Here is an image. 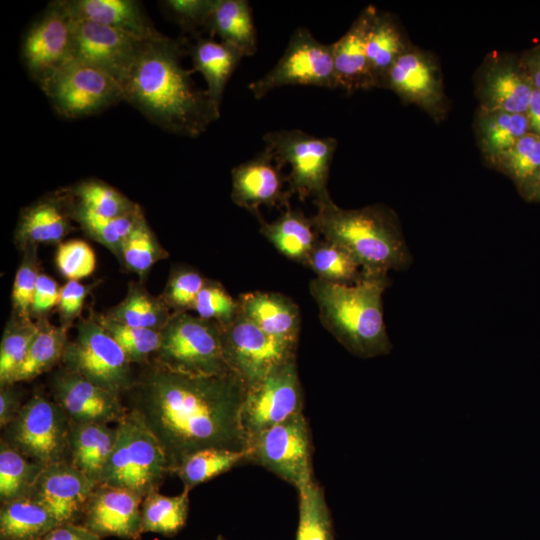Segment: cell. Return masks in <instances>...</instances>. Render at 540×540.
<instances>
[{
	"instance_id": "f546056e",
	"label": "cell",
	"mask_w": 540,
	"mask_h": 540,
	"mask_svg": "<svg viewBox=\"0 0 540 540\" xmlns=\"http://www.w3.org/2000/svg\"><path fill=\"white\" fill-rule=\"evenodd\" d=\"M411 45L397 18L390 12L377 10L366 44L374 88H381L390 68Z\"/></svg>"
},
{
	"instance_id": "7dc6e473",
	"label": "cell",
	"mask_w": 540,
	"mask_h": 540,
	"mask_svg": "<svg viewBox=\"0 0 540 540\" xmlns=\"http://www.w3.org/2000/svg\"><path fill=\"white\" fill-rule=\"evenodd\" d=\"M193 310L206 320H212L221 327L230 324L239 313L238 301L221 284L208 282L198 294Z\"/></svg>"
},
{
	"instance_id": "8992f818",
	"label": "cell",
	"mask_w": 540,
	"mask_h": 540,
	"mask_svg": "<svg viewBox=\"0 0 540 540\" xmlns=\"http://www.w3.org/2000/svg\"><path fill=\"white\" fill-rule=\"evenodd\" d=\"M154 361L172 371L191 375L231 372L223 355L221 325L212 320L175 312L161 329Z\"/></svg>"
},
{
	"instance_id": "f5cc1de1",
	"label": "cell",
	"mask_w": 540,
	"mask_h": 540,
	"mask_svg": "<svg viewBox=\"0 0 540 540\" xmlns=\"http://www.w3.org/2000/svg\"><path fill=\"white\" fill-rule=\"evenodd\" d=\"M86 295V287L78 280H68L61 287L58 308L64 322L68 323L79 316Z\"/></svg>"
},
{
	"instance_id": "f907efd6",
	"label": "cell",
	"mask_w": 540,
	"mask_h": 540,
	"mask_svg": "<svg viewBox=\"0 0 540 540\" xmlns=\"http://www.w3.org/2000/svg\"><path fill=\"white\" fill-rule=\"evenodd\" d=\"M25 258L15 275L12 301L18 317L30 319V310L39 278L34 246H29Z\"/></svg>"
},
{
	"instance_id": "8d00e7d4",
	"label": "cell",
	"mask_w": 540,
	"mask_h": 540,
	"mask_svg": "<svg viewBox=\"0 0 540 540\" xmlns=\"http://www.w3.org/2000/svg\"><path fill=\"white\" fill-rule=\"evenodd\" d=\"M45 467L29 460L4 441H0L1 503L30 496Z\"/></svg>"
},
{
	"instance_id": "c3c4849f",
	"label": "cell",
	"mask_w": 540,
	"mask_h": 540,
	"mask_svg": "<svg viewBox=\"0 0 540 540\" xmlns=\"http://www.w3.org/2000/svg\"><path fill=\"white\" fill-rule=\"evenodd\" d=\"M214 0H166L163 10L184 33L202 36L207 32Z\"/></svg>"
},
{
	"instance_id": "bcb514c9",
	"label": "cell",
	"mask_w": 540,
	"mask_h": 540,
	"mask_svg": "<svg viewBox=\"0 0 540 540\" xmlns=\"http://www.w3.org/2000/svg\"><path fill=\"white\" fill-rule=\"evenodd\" d=\"M163 253L144 216L126 238L120 252L125 265L139 275L145 274L164 257Z\"/></svg>"
},
{
	"instance_id": "74e56055",
	"label": "cell",
	"mask_w": 540,
	"mask_h": 540,
	"mask_svg": "<svg viewBox=\"0 0 540 540\" xmlns=\"http://www.w3.org/2000/svg\"><path fill=\"white\" fill-rule=\"evenodd\" d=\"M492 169L506 175L521 196L540 171V137L528 132L497 160Z\"/></svg>"
},
{
	"instance_id": "60d3db41",
	"label": "cell",
	"mask_w": 540,
	"mask_h": 540,
	"mask_svg": "<svg viewBox=\"0 0 540 540\" xmlns=\"http://www.w3.org/2000/svg\"><path fill=\"white\" fill-rule=\"evenodd\" d=\"M298 492L296 540H334L331 516L322 487L313 479Z\"/></svg>"
},
{
	"instance_id": "484cf974",
	"label": "cell",
	"mask_w": 540,
	"mask_h": 540,
	"mask_svg": "<svg viewBox=\"0 0 540 540\" xmlns=\"http://www.w3.org/2000/svg\"><path fill=\"white\" fill-rule=\"evenodd\" d=\"M75 19L110 26L141 39L161 33L152 25L142 5L134 0H64Z\"/></svg>"
},
{
	"instance_id": "603a6c76",
	"label": "cell",
	"mask_w": 540,
	"mask_h": 540,
	"mask_svg": "<svg viewBox=\"0 0 540 540\" xmlns=\"http://www.w3.org/2000/svg\"><path fill=\"white\" fill-rule=\"evenodd\" d=\"M74 211L70 188L45 196L21 212L16 238L26 247L58 242L73 229Z\"/></svg>"
},
{
	"instance_id": "7a4b0ae2",
	"label": "cell",
	"mask_w": 540,
	"mask_h": 540,
	"mask_svg": "<svg viewBox=\"0 0 540 540\" xmlns=\"http://www.w3.org/2000/svg\"><path fill=\"white\" fill-rule=\"evenodd\" d=\"M187 40L146 39L121 81L124 101L161 129L196 138L220 117V107L192 79L182 58Z\"/></svg>"
},
{
	"instance_id": "8fae6325",
	"label": "cell",
	"mask_w": 540,
	"mask_h": 540,
	"mask_svg": "<svg viewBox=\"0 0 540 540\" xmlns=\"http://www.w3.org/2000/svg\"><path fill=\"white\" fill-rule=\"evenodd\" d=\"M248 462L264 467L298 491L313 480L311 432L303 413L251 439Z\"/></svg>"
},
{
	"instance_id": "6da1fadb",
	"label": "cell",
	"mask_w": 540,
	"mask_h": 540,
	"mask_svg": "<svg viewBox=\"0 0 540 540\" xmlns=\"http://www.w3.org/2000/svg\"><path fill=\"white\" fill-rule=\"evenodd\" d=\"M129 394V411L157 438L171 473L206 449L249 451L241 424L246 392L234 373L191 375L146 363Z\"/></svg>"
},
{
	"instance_id": "816d5d0a",
	"label": "cell",
	"mask_w": 540,
	"mask_h": 540,
	"mask_svg": "<svg viewBox=\"0 0 540 540\" xmlns=\"http://www.w3.org/2000/svg\"><path fill=\"white\" fill-rule=\"evenodd\" d=\"M207 283L198 272L193 270H180L170 279L165 293L164 301L176 312H186L192 309L194 302Z\"/></svg>"
},
{
	"instance_id": "11a10c76",
	"label": "cell",
	"mask_w": 540,
	"mask_h": 540,
	"mask_svg": "<svg viewBox=\"0 0 540 540\" xmlns=\"http://www.w3.org/2000/svg\"><path fill=\"white\" fill-rule=\"evenodd\" d=\"M23 404L21 395L13 384L2 385L0 389V426L4 428L18 414Z\"/></svg>"
},
{
	"instance_id": "ee69618b",
	"label": "cell",
	"mask_w": 540,
	"mask_h": 540,
	"mask_svg": "<svg viewBox=\"0 0 540 540\" xmlns=\"http://www.w3.org/2000/svg\"><path fill=\"white\" fill-rule=\"evenodd\" d=\"M96 318L131 363H148V358L155 355L160 347L161 330L129 326L107 315H97Z\"/></svg>"
},
{
	"instance_id": "7c38bea8",
	"label": "cell",
	"mask_w": 540,
	"mask_h": 540,
	"mask_svg": "<svg viewBox=\"0 0 540 540\" xmlns=\"http://www.w3.org/2000/svg\"><path fill=\"white\" fill-rule=\"evenodd\" d=\"M54 110L63 118L97 114L124 100L120 83L105 71L71 60L42 87Z\"/></svg>"
},
{
	"instance_id": "30bf717a",
	"label": "cell",
	"mask_w": 540,
	"mask_h": 540,
	"mask_svg": "<svg viewBox=\"0 0 540 540\" xmlns=\"http://www.w3.org/2000/svg\"><path fill=\"white\" fill-rule=\"evenodd\" d=\"M288 85L338 88L331 44L318 41L306 27L294 30L278 62L248 88L256 99H262Z\"/></svg>"
},
{
	"instance_id": "5bb4252c",
	"label": "cell",
	"mask_w": 540,
	"mask_h": 540,
	"mask_svg": "<svg viewBox=\"0 0 540 540\" xmlns=\"http://www.w3.org/2000/svg\"><path fill=\"white\" fill-rule=\"evenodd\" d=\"M75 18L53 1L30 24L21 45L23 64L40 88L73 58Z\"/></svg>"
},
{
	"instance_id": "d6a6232c",
	"label": "cell",
	"mask_w": 540,
	"mask_h": 540,
	"mask_svg": "<svg viewBox=\"0 0 540 540\" xmlns=\"http://www.w3.org/2000/svg\"><path fill=\"white\" fill-rule=\"evenodd\" d=\"M58 525L52 514L31 496L1 503L0 540H41Z\"/></svg>"
},
{
	"instance_id": "f1b7e54d",
	"label": "cell",
	"mask_w": 540,
	"mask_h": 540,
	"mask_svg": "<svg viewBox=\"0 0 540 540\" xmlns=\"http://www.w3.org/2000/svg\"><path fill=\"white\" fill-rule=\"evenodd\" d=\"M116 435V427L112 428L108 424L71 422L68 437L69 462L99 485Z\"/></svg>"
},
{
	"instance_id": "4dcf8cb0",
	"label": "cell",
	"mask_w": 540,
	"mask_h": 540,
	"mask_svg": "<svg viewBox=\"0 0 540 540\" xmlns=\"http://www.w3.org/2000/svg\"><path fill=\"white\" fill-rule=\"evenodd\" d=\"M260 232L282 255L303 265L319 240L312 219L290 206L273 222L262 220Z\"/></svg>"
},
{
	"instance_id": "cb8c5ba5",
	"label": "cell",
	"mask_w": 540,
	"mask_h": 540,
	"mask_svg": "<svg viewBox=\"0 0 540 540\" xmlns=\"http://www.w3.org/2000/svg\"><path fill=\"white\" fill-rule=\"evenodd\" d=\"M376 12L377 8L373 5L365 7L349 29L337 41L331 43L337 87L348 94L359 89L374 88L366 44Z\"/></svg>"
},
{
	"instance_id": "836d02e7",
	"label": "cell",
	"mask_w": 540,
	"mask_h": 540,
	"mask_svg": "<svg viewBox=\"0 0 540 540\" xmlns=\"http://www.w3.org/2000/svg\"><path fill=\"white\" fill-rule=\"evenodd\" d=\"M38 326V332L24 361L12 377L11 384L30 381L62 360L68 342L66 327L51 325L46 320H40Z\"/></svg>"
},
{
	"instance_id": "d4e9b609",
	"label": "cell",
	"mask_w": 540,
	"mask_h": 540,
	"mask_svg": "<svg viewBox=\"0 0 540 540\" xmlns=\"http://www.w3.org/2000/svg\"><path fill=\"white\" fill-rule=\"evenodd\" d=\"M239 313L265 333L291 344H298L301 315L298 305L277 292L252 291L238 299Z\"/></svg>"
},
{
	"instance_id": "d6986e66",
	"label": "cell",
	"mask_w": 540,
	"mask_h": 540,
	"mask_svg": "<svg viewBox=\"0 0 540 540\" xmlns=\"http://www.w3.org/2000/svg\"><path fill=\"white\" fill-rule=\"evenodd\" d=\"M267 149L254 158L235 166L231 171L233 202L252 215L259 222L263 219L260 207L287 208L292 193L289 190L287 175Z\"/></svg>"
},
{
	"instance_id": "ba28073f",
	"label": "cell",
	"mask_w": 540,
	"mask_h": 540,
	"mask_svg": "<svg viewBox=\"0 0 540 540\" xmlns=\"http://www.w3.org/2000/svg\"><path fill=\"white\" fill-rule=\"evenodd\" d=\"M71 421L48 397L35 393L16 417L2 428L1 440L44 467L69 462L68 437Z\"/></svg>"
},
{
	"instance_id": "ac0fdd59",
	"label": "cell",
	"mask_w": 540,
	"mask_h": 540,
	"mask_svg": "<svg viewBox=\"0 0 540 540\" xmlns=\"http://www.w3.org/2000/svg\"><path fill=\"white\" fill-rule=\"evenodd\" d=\"M145 40L110 26L75 19L72 60L95 66L121 83Z\"/></svg>"
},
{
	"instance_id": "9a60e30c",
	"label": "cell",
	"mask_w": 540,
	"mask_h": 540,
	"mask_svg": "<svg viewBox=\"0 0 540 540\" xmlns=\"http://www.w3.org/2000/svg\"><path fill=\"white\" fill-rule=\"evenodd\" d=\"M303 390L296 357L273 368L258 384L246 388L241 424L250 442L265 430L302 413Z\"/></svg>"
},
{
	"instance_id": "ffe728a7",
	"label": "cell",
	"mask_w": 540,
	"mask_h": 540,
	"mask_svg": "<svg viewBox=\"0 0 540 540\" xmlns=\"http://www.w3.org/2000/svg\"><path fill=\"white\" fill-rule=\"evenodd\" d=\"M51 389L54 401L72 423L117 425L128 413L120 396L64 368L54 374Z\"/></svg>"
},
{
	"instance_id": "2e32d148",
	"label": "cell",
	"mask_w": 540,
	"mask_h": 540,
	"mask_svg": "<svg viewBox=\"0 0 540 540\" xmlns=\"http://www.w3.org/2000/svg\"><path fill=\"white\" fill-rule=\"evenodd\" d=\"M381 88L394 92L406 104H414L435 122L448 114V98L437 57L412 44L393 64Z\"/></svg>"
},
{
	"instance_id": "e0dca14e",
	"label": "cell",
	"mask_w": 540,
	"mask_h": 540,
	"mask_svg": "<svg viewBox=\"0 0 540 540\" xmlns=\"http://www.w3.org/2000/svg\"><path fill=\"white\" fill-rule=\"evenodd\" d=\"M473 83L479 108L526 114L534 87L519 57L490 52L478 67Z\"/></svg>"
},
{
	"instance_id": "7bdbcfd3",
	"label": "cell",
	"mask_w": 540,
	"mask_h": 540,
	"mask_svg": "<svg viewBox=\"0 0 540 540\" xmlns=\"http://www.w3.org/2000/svg\"><path fill=\"white\" fill-rule=\"evenodd\" d=\"M144 216L141 208L135 212L115 218L98 216L75 201L74 220L95 240L120 254L122 245L140 218Z\"/></svg>"
},
{
	"instance_id": "6f0895ef",
	"label": "cell",
	"mask_w": 540,
	"mask_h": 540,
	"mask_svg": "<svg viewBox=\"0 0 540 540\" xmlns=\"http://www.w3.org/2000/svg\"><path fill=\"white\" fill-rule=\"evenodd\" d=\"M519 58L533 87L540 90V44L525 51Z\"/></svg>"
},
{
	"instance_id": "4316f807",
	"label": "cell",
	"mask_w": 540,
	"mask_h": 540,
	"mask_svg": "<svg viewBox=\"0 0 540 540\" xmlns=\"http://www.w3.org/2000/svg\"><path fill=\"white\" fill-rule=\"evenodd\" d=\"M473 129L485 164L493 168L497 160L529 132L525 114L477 108Z\"/></svg>"
},
{
	"instance_id": "277c9868",
	"label": "cell",
	"mask_w": 540,
	"mask_h": 540,
	"mask_svg": "<svg viewBox=\"0 0 540 540\" xmlns=\"http://www.w3.org/2000/svg\"><path fill=\"white\" fill-rule=\"evenodd\" d=\"M390 284L388 275H364L352 284L315 278L309 283V291L323 327L350 353L367 359L392 350L382 300Z\"/></svg>"
},
{
	"instance_id": "9c48e42d",
	"label": "cell",
	"mask_w": 540,
	"mask_h": 540,
	"mask_svg": "<svg viewBox=\"0 0 540 540\" xmlns=\"http://www.w3.org/2000/svg\"><path fill=\"white\" fill-rule=\"evenodd\" d=\"M63 368L121 396L134 385L131 362L96 316L80 320L76 337L67 342Z\"/></svg>"
},
{
	"instance_id": "680465c9",
	"label": "cell",
	"mask_w": 540,
	"mask_h": 540,
	"mask_svg": "<svg viewBox=\"0 0 540 540\" xmlns=\"http://www.w3.org/2000/svg\"><path fill=\"white\" fill-rule=\"evenodd\" d=\"M526 117L529 125V132L540 137V90L534 88L530 97Z\"/></svg>"
},
{
	"instance_id": "681fc988",
	"label": "cell",
	"mask_w": 540,
	"mask_h": 540,
	"mask_svg": "<svg viewBox=\"0 0 540 540\" xmlns=\"http://www.w3.org/2000/svg\"><path fill=\"white\" fill-rule=\"evenodd\" d=\"M56 264L65 278L79 281L94 272L96 257L85 241L70 240L58 246Z\"/></svg>"
},
{
	"instance_id": "1f68e13d",
	"label": "cell",
	"mask_w": 540,
	"mask_h": 540,
	"mask_svg": "<svg viewBox=\"0 0 540 540\" xmlns=\"http://www.w3.org/2000/svg\"><path fill=\"white\" fill-rule=\"evenodd\" d=\"M207 32L238 49L242 55L257 51V32L251 5L246 0H214Z\"/></svg>"
},
{
	"instance_id": "ab89813d",
	"label": "cell",
	"mask_w": 540,
	"mask_h": 540,
	"mask_svg": "<svg viewBox=\"0 0 540 540\" xmlns=\"http://www.w3.org/2000/svg\"><path fill=\"white\" fill-rule=\"evenodd\" d=\"M168 307L164 300L130 286L126 298L107 316L129 326L161 330L171 317Z\"/></svg>"
},
{
	"instance_id": "f6af8a7d",
	"label": "cell",
	"mask_w": 540,
	"mask_h": 540,
	"mask_svg": "<svg viewBox=\"0 0 540 540\" xmlns=\"http://www.w3.org/2000/svg\"><path fill=\"white\" fill-rule=\"evenodd\" d=\"M38 329V323L18 316L7 324L0 345L1 386L11 384L12 377L24 361Z\"/></svg>"
},
{
	"instance_id": "db71d44e",
	"label": "cell",
	"mask_w": 540,
	"mask_h": 540,
	"mask_svg": "<svg viewBox=\"0 0 540 540\" xmlns=\"http://www.w3.org/2000/svg\"><path fill=\"white\" fill-rule=\"evenodd\" d=\"M61 287L45 274H40L31 305L30 314L43 315L58 305Z\"/></svg>"
},
{
	"instance_id": "b9f144b4",
	"label": "cell",
	"mask_w": 540,
	"mask_h": 540,
	"mask_svg": "<svg viewBox=\"0 0 540 540\" xmlns=\"http://www.w3.org/2000/svg\"><path fill=\"white\" fill-rule=\"evenodd\" d=\"M70 190L79 206L98 216L121 217L140 208L117 189L100 180H85Z\"/></svg>"
},
{
	"instance_id": "5b68a950",
	"label": "cell",
	"mask_w": 540,
	"mask_h": 540,
	"mask_svg": "<svg viewBox=\"0 0 540 540\" xmlns=\"http://www.w3.org/2000/svg\"><path fill=\"white\" fill-rule=\"evenodd\" d=\"M116 430L99 485L127 489L144 498L171 474L166 454L152 432L129 410Z\"/></svg>"
},
{
	"instance_id": "d590c367",
	"label": "cell",
	"mask_w": 540,
	"mask_h": 540,
	"mask_svg": "<svg viewBox=\"0 0 540 540\" xmlns=\"http://www.w3.org/2000/svg\"><path fill=\"white\" fill-rule=\"evenodd\" d=\"M304 266L317 278L331 283L352 284L364 276L362 268L346 249L325 239L318 240Z\"/></svg>"
},
{
	"instance_id": "3957f363",
	"label": "cell",
	"mask_w": 540,
	"mask_h": 540,
	"mask_svg": "<svg viewBox=\"0 0 540 540\" xmlns=\"http://www.w3.org/2000/svg\"><path fill=\"white\" fill-rule=\"evenodd\" d=\"M312 222L325 240L346 249L366 276L407 270L413 257L397 213L385 204L339 207L329 196L314 203Z\"/></svg>"
},
{
	"instance_id": "91938a15",
	"label": "cell",
	"mask_w": 540,
	"mask_h": 540,
	"mask_svg": "<svg viewBox=\"0 0 540 540\" xmlns=\"http://www.w3.org/2000/svg\"><path fill=\"white\" fill-rule=\"evenodd\" d=\"M521 197L530 203H540V171Z\"/></svg>"
},
{
	"instance_id": "f35d334b",
	"label": "cell",
	"mask_w": 540,
	"mask_h": 540,
	"mask_svg": "<svg viewBox=\"0 0 540 540\" xmlns=\"http://www.w3.org/2000/svg\"><path fill=\"white\" fill-rule=\"evenodd\" d=\"M249 451L225 449H206L188 457L175 474L180 478L184 489L204 483L225 473L240 463L248 462Z\"/></svg>"
},
{
	"instance_id": "e575fe53",
	"label": "cell",
	"mask_w": 540,
	"mask_h": 540,
	"mask_svg": "<svg viewBox=\"0 0 540 540\" xmlns=\"http://www.w3.org/2000/svg\"><path fill=\"white\" fill-rule=\"evenodd\" d=\"M188 509V489L177 496H165L158 490L152 491L143 498L141 505L142 533L176 534L185 525Z\"/></svg>"
},
{
	"instance_id": "44dd1931",
	"label": "cell",
	"mask_w": 540,
	"mask_h": 540,
	"mask_svg": "<svg viewBox=\"0 0 540 540\" xmlns=\"http://www.w3.org/2000/svg\"><path fill=\"white\" fill-rule=\"evenodd\" d=\"M98 485L70 462L46 466L30 494L59 524L77 523Z\"/></svg>"
},
{
	"instance_id": "9f6ffc18",
	"label": "cell",
	"mask_w": 540,
	"mask_h": 540,
	"mask_svg": "<svg viewBox=\"0 0 540 540\" xmlns=\"http://www.w3.org/2000/svg\"><path fill=\"white\" fill-rule=\"evenodd\" d=\"M41 540H101V537L77 523L60 524Z\"/></svg>"
},
{
	"instance_id": "83f0119b",
	"label": "cell",
	"mask_w": 540,
	"mask_h": 540,
	"mask_svg": "<svg viewBox=\"0 0 540 540\" xmlns=\"http://www.w3.org/2000/svg\"><path fill=\"white\" fill-rule=\"evenodd\" d=\"M187 52L193 71L202 74L207 93L220 107L226 84L244 56L235 47L204 36L195 37L190 45L187 41Z\"/></svg>"
},
{
	"instance_id": "4fadbf2b",
	"label": "cell",
	"mask_w": 540,
	"mask_h": 540,
	"mask_svg": "<svg viewBox=\"0 0 540 540\" xmlns=\"http://www.w3.org/2000/svg\"><path fill=\"white\" fill-rule=\"evenodd\" d=\"M221 342L229 370L246 388L258 384L277 365L296 357L297 345L270 336L240 313L221 327Z\"/></svg>"
},
{
	"instance_id": "52a82bcc",
	"label": "cell",
	"mask_w": 540,
	"mask_h": 540,
	"mask_svg": "<svg viewBox=\"0 0 540 540\" xmlns=\"http://www.w3.org/2000/svg\"><path fill=\"white\" fill-rule=\"evenodd\" d=\"M265 149L282 167H290L287 181L290 192L302 201L317 202L327 196L330 167L338 142L334 137H316L299 129L267 132Z\"/></svg>"
},
{
	"instance_id": "7402d4cb",
	"label": "cell",
	"mask_w": 540,
	"mask_h": 540,
	"mask_svg": "<svg viewBox=\"0 0 540 540\" xmlns=\"http://www.w3.org/2000/svg\"><path fill=\"white\" fill-rule=\"evenodd\" d=\"M143 497L123 488L98 485L86 503L81 525L100 537L137 540L141 537Z\"/></svg>"
}]
</instances>
